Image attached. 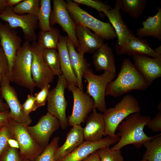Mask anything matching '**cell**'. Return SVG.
Returning a JSON list of instances; mask_svg holds the SVG:
<instances>
[{"label":"cell","mask_w":161,"mask_h":161,"mask_svg":"<svg viewBox=\"0 0 161 161\" xmlns=\"http://www.w3.org/2000/svg\"><path fill=\"white\" fill-rule=\"evenodd\" d=\"M149 86L130 59L126 58L116 78L107 85L106 96L118 97L133 90L145 91Z\"/></svg>","instance_id":"cell-2"},{"label":"cell","mask_w":161,"mask_h":161,"mask_svg":"<svg viewBox=\"0 0 161 161\" xmlns=\"http://www.w3.org/2000/svg\"><path fill=\"white\" fill-rule=\"evenodd\" d=\"M75 2L79 4H80L86 5L93 8L97 10L100 13V15H103V13L108 10L110 9L111 7L109 5L101 1L93 0H73Z\"/></svg>","instance_id":"cell-35"},{"label":"cell","mask_w":161,"mask_h":161,"mask_svg":"<svg viewBox=\"0 0 161 161\" xmlns=\"http://www.w3.org/2000/svg\"><path fill=\"white\" fill-rule=\"evenodd\" d=\"M92 60L96 71L116 73L115 57L112 48L107 43H104L93 53Z\"/></svg>","instance_id":"cell-24"},{"label":"cell","mask_w":161,"mask_h":161,"mask_svg":"<svg viewBox=\"0 0 161 161\" xmlns=\"http://www.w3.org/2000/svg\"><path fill=\"white\" fill-rule=\"evenodd\" d=\"M13 137L7 124L0 129V156L8 145V139Z\"/></svg>","instance_id":"cell-37"},{"label":"cell","mask_w":161,"mask_h":161,"mask_svg":"<svg viewBox=\"0 0 161 161\" xmlns=\"http://www.w3.org/2000/svg\"><path fill=\"white\" fill-rule=\"evenodd\" d=\"M145 126L154 132L161 131V111L146 123Z\"/></svg>","instance_id":"cell-40"},{"label":"cell","mask_w":161,"mask_h":161,"mask_svg":"<svg viewBox=\"0 0 161 161\" xmlns=\"http://www.w3.org/2000/svg\"><path fill=\"white\" fill-rule=\"evenodd\" d=\"M9 69L7 61L4 51L0 45V83L2 76L5 74H9Z\"/></svg>","instance_id":"cell-41"},{"label":"cell","mask_w":161,"mask_h":161,"mask_svg":"<svg viewBox=\"0 0 161 161\" xmlns=\"http://www.w3.org/2000/svg\"><path fill=\"white\" fill-rule=\"evenodd\" d=\"M60 35V31L58 29L51 27L49 30H40L37 37V42L44 49H57Z\"/></svg>","instance_id":"cell-27"},{"label":"cell","mask_w":161,"mask_h":161,"mask_svg":"<svg viewBox=\"0 0 161 161\" xmlns=\"http://www.w3.org/2000/svg\"><path fill=\"white\" fill-rule=\"evenodd\" d=\"M40 7V0H23L12 7L16 13L23 15L29 14L37 16Z\"/></svg>","instance_id":"cell-32"},{"label":"cell","mask_w":161,"mask_h":161,"mask_svg":"<svg viewBox=\"0 0 161 161\" xmlns=\"http://www.w3.org/2000/svg\"><path fill=\"white\" fill-rule=\"evenodd\" d=\"M32 54L31 74L35 87L41 89L52 83L55 75L46 64L44 59V49L34 41L31 44Z\"/></svg>","instance_id":"cell-12"},{"label":"cell","mask_w":161,"mask_h":161,"mask_svg":"<svg viewBox=\"0 0 161 161\" xmlns=\"http://www.w3.org/2000/svg\"><path fill=\"white\" fill-rule=\"evenodd\" d=\"M50 0H40V7L37 16L40 30L46 31L50 30L49 20L52 12Z\"/></svg>","instance_id":"cell-30"},{"label":"cell","mask_w":161,"mask_h":161,"mask_svg":"<svg viewBox=\"0 0 161 161\" xmlns=\"http://www.w3.org/2000/svg\"><path fill=\"white\" fill-rule=\"evenodd\" d=\"M83 128L80 125L73 126L66 135V140L58 147L55 154L57 160L63 158L74 151L84 141Z\"/></svg>","instance_id":"cell-22"},{"label":"cell","mask_w":161,"mask_h":161,"mask_svg":"<svg viewBox=\"0 0 161 161\" xmlns=\"http://www.w3.org/2000/svg\"><path fill=\"white\" fill-rule=\"evenodd\" d=\"M22 105L24 113L27 115H29L31 112L38 108L35 103V97L32 94L27 95L26 100Z\"/></svg>","instance_id":"cell-39"},{"label":"cell","mask_w":161,"mask_h":161,"mask_svg":"<svg viewBox=\"0 0 161 161\" xmlns=\"http://www.w3.org/2000/svg\"><path fill=\"white\" fill-rule=\"evenodd\" d=\"M0 19L12 28H21L25 41L32 43L37 39L35 31L38 26V21L36 16L29 14L18 15L13 11L12 7L7 6L0 11Z\"/></svg>","instance_id":"cell-9"},{"label":"cell","mask_w":161,"mask_h":161,"mask_svg":"<svg viewBox=\"0 0 161 161\" xmlns=\"http://www.w3.org/2000/svg\"><path fill=\"white\" fill-rule=\"evenodd\" d=\"M43 55L47 66L55 76H58L62 75L59 55L57 49H44Z\"/></svg>","instance_id":"cell-31"},{"label":"cell","mask_w":161,"mask_h":161,"mask_svg":"<svg viewBox=\"0 0 161 161\" xmlns=\"http://www.w3.org/2000/svg\"><path fill=\"white\" fill-rule=\"evenodd\" d=\"M9 112L10 110L4 112H0V129L6 125L11 118Z\"/></svg>","instance_id":"cell-42"},{"label":"cell","mask_w":161,"mask_h":161,"mask_svg":"<svg viewBox=\"0 0 161 161\" xmlns=\"http://www.w3.org/2000/svg\"><path fill=\"white\" fill-rule=\"evenodd\" d=\"M9 110L7 105L3 101V98L0 95V112H4Z\"/></svg>","instance_id":"cell-45"},{"label":"cell","mask_w":161,"mask_h":161,"mask_svg":"<svg viewBox=\"0 0 161 161\" xmlns=\"http://www.w3.org/2000/svg\"><path fill=\"white\" fill-rule=\"evenodd\" d=\"M105 123L103 114L98 113L94 109L87 119L86 124L83 128L84 140L95 142L99 140L104 136Z\"/></svg>","instance_id":"cell-21"},{"label":"cell","mask_w":161,"mask_h":161,"mask_svg":"<svg viewBox=\"0 0 161 161\" xmlns=\"http://www.w3.org/2000/svg\"><path fill=\"white\" fill-rule=\"evenodd\" d=\"M119 139V137L107 136L95 142L85 141L66 156L56 161H82L98 149L116 144Z\"/></svg>","instance_id":"cell-16"},{"label":"cell","mask_w":161,"mask_h":161,"mask_svg":"<svg viewBox=\"0 0 161 161\" xmlns=\"http://www.w3.org/2000/svg\"><path fill=\"white\" fill-rule=\"evenodd\" d=\"M82 161H100L97 151L92 153Z\"/></svg>","instance_id":"cell-43"},{"label":"cell","mask_w":161,"mask_h":161,"mask_svg":"<svg viewBox=\"0 0 161 161\" xmlns=\"http://www.w3.org/2000/svg\"><path fill=\"white\" fill-rule=\"evenodd\" d=\"M140 111L139 102L135 97L130 94L124 95L114 107L106 109L103 112L105 124L104 136L118 137L115 132L118 125L129 115Z\"/></svg>","instance_id":"cell-3"},{"label":"cell","mask_w":161,"mask_h":161,"mask_svg":"<svg viewBox=\"0 0 161 161\" xmlns=\"http://www.w3.org/2000/svg\"><path fill=\"white\" fill-rule=\"evenodd\" d=\"M22 160L18 149L12 148L8 145L0 156V161H22Z\"/></svg>","instance_id":"cell-36"},{"label":"cell","mask_w":161,"mask_h":161,"mask_svg":"<svg viewBox=\"0 0 161 161\" xmlns=\"http://www.w3.org/2000/svg\"><path fill=\"white\" fill-rule=\"evenodd\" d=\"M75 35L79 45L77 51L83 55L86 53L93 54L104 44L102 38L83 26L76 25Z\"/></svg>","instance_id":"cell-19"},{"label":"cell","mask_w":161,"mask_h":161,"mask_svg":"<svg viewBox=\"0 0 161 161\" xmlns=\"http://www.w3.org/2000/svg\"><path fill=\"white\" fill-rule=\"evenodd\" d=\"M32 61L31 44L25 41L17 52L9 77L10 82L27 88L31 93L35 87L31 74Z\"/></svg>","instance_id":"cell-5"},{"label":"cell","mask_w":161,"mask_h":161,"mask_svg":"<svg viewBox=\"0 0 161 161\" xmlns=\"http://www.w3.org/2000/svg\"><path fill=\"white\" fill-rule=\"evenodd\" d=\"M120 10L119 0H117L113 8L103 13L109 18L117 35V40L115 45L117 52L123 47L133 32L123 21Z\"/></svg>","instance_id":"cell-18"},{"label":"cell","mask_w":161,"mask_h":161,"mask_svg":"<svg viewBox=\"0 0 161 161\" xmlns=\"http://www.w3.org/2000/svg\"><path fill=\"white\" fill-rule=\"evenodd\" d=\"M67 88L72 92L74 100L72 113L67 118L68 125L72 126L80 125L95 109L94 100L87 93L73 84H68Z\"/></svg>","instance_id":"cell-10"},{"label":"cell","mask_w":161,"mask_h":161,"mask_svg":"<svg viewBox=\"0 0 161 161\" xmlns=\"http://www.w3.org/2000/svg\"><path fill=\"white\" fill-rule=\"evenodd\" d=\"M7 125L13 137L18 143L19 151L23 159L35 160L44 149L31 135L27 129L28 125L17 122L11 118Z\"/></svg>","instance_id":"cell-7"},{"label":"cell","mask_w":161,"mask_h":161,"mask_svg":"<svg viewBox=\"0 0 161 161\" xmlns=\"http://www.w3.org/2000/svg\"><path fill=\"white\" fill-rule=\"evenodd\" d=\"M66 3L68 12L76 25L92 30L103 40L112 39L117 37L114 30L110 23L102 21L95 18L72 0H66Z\"/></svg>","instance_id":"cell-4"},{"label":"cell","mask_w":161,"mask_h":161,"mask_svg":"<svg viewBox=\"0 0 161 161\" xmlns=\"http://www.w3.org/2000/svg\"><path fill=\"white\" fill-rule=\"evenodd\" d=\"M60 126L58 119L47 112L40 118L36 125L27 126V129L35 141L44 149L49 144L51 136Z\"/></svg>","instance_id":"cell-14"},{"label":"cell","mask_w":161,"mask_h":161,"mask_svg":"<svg viewBox=\"0 0 161 161\" xmlns=\"http://www.w3.org/2000/svg\"><path fill=\"white\" fill-rule=\"evenodd\" d=\"M8 74L3 75L0 83L1 96L6 101L11 119L17 122L29 126L32 122L30 115L24 113L15 89L10 85Z\"/></svg>","instance_id":"cell-11"},{"label":"cell","mask_w":161,"mask_h":161,"mask_svg":"<svg viewBox=\"0 0 161 161\" xmlns=\"http://www.w3.org/2000/svg\"><path fill=\"white\" fill-rule=\"evenodd\" d=\"M143 27L138 28L136 35L138 37L152 36L161 40V8H158L157 13L149 16L142 23Z\"/></svg>","instance_id":"cell-26"},{"label":"cell","mask_w":161,"mask_h":161,"mask_svg":"<svg viewBox=\"0 0 161 161\" xmlns=\"http://www.w3.org/2000/svg\"><path fill=\"white\" fill-rule=\"evenodd\" d=\"M117 53L119 55H129L139 54L152 58L161 57L152 49L147 40L136 37L132 32L123 47Z\"/></svg>","instance_id":"cell-20"},{"label":"cell","mask_w":161,"mask_h":161,"mask_svg":"<svg viewBox=\"0 0 161 161\" xmlns=\"http://www.w3.org/2000/svg\"><path fill=\"white\" fill-rule=\"evenodd\" d=\"M7 6L6 0H0V11L4 9Z\"/></svg>","instance_id":"cell-47"},{"label":"cell","mask_w":161,"mask_h":161,"mask_svg":"<svg viewBox=\"0 0 161 161\" xmlns=\"http://www.w3.org/2000/svg\"><path fill=\"white\" fill-rule=\"evenodd\" d=\"M50 86L49 84L45 86L34 95L35 97V103L38 108L45 105Z\"/></svg>","instance_id":"cell-38"},{"label":"cell","mask_w":161,"mask_h":161,"mask_svg":"<svg viewBox=\"0 0 161 161\" xmlns=\"http://www.w3.org/2000/svg\"><path fill=\"white\" fill-rule=\"evenodd\" d=\"M143 145L146 150L143 159L147 161H161V134L145 142Z\"/></svg>","instance_id":"cell-28"},{"label":"cell","mask_w":161,"mask_h":161,"mask_svg":"<svg viewBox=\"0 0 161 161\" xmlns=\"http://www.w3.org/2000/svg\"><path fill=\"white\" fill-rule=\"evenodd\" d=\"M67 46L71 66L77 79L78 87L83 91V74L90 68V65L84 58V55L76 51L72 41L68 37Z\"/></svg>","instance_id":"cell-25"},{"label":"cell","mask_w":161,"mask_h":161,"mask_svg":"<svg viewBox=\"0 0 161 161\" xmlns=\"http://www.w3.org/2000/svg\"><path fill=\"white\" fill-rule=\"evenodd\" d=\"M23 0H6L7 6L13 7L22 1Z\"/></svg>","instance_id":"cell-46"},{"label":"cell","mask_w":161,"mask_h":161,"mask_svg":"<svg viewBox=\"0 0 161 161\" xmlns=\"http://www.w3.org/2000/svg\"><path fill=\"white\" fill-rule=\"evenodd\" d=\"M8 144L10 147L18 149H19V146L17 141L13 137L9 138L8 141Z\"/></svg>","instance_id":"cell-44"},{"label":"cell","mask_w":161,"mask_h":161,"mask_svg":"<svg viewBox=\"0 0 161 161\" xmlns=\"http://www.w3.org/2000/svg\"><path fill=\"white\" fill-rule=\"evenodd\" d=\"M133 57L135 66L149 86L161 76V57L152 58L137 54Z\"/></svg>","instance_id":"cell-17"},{"label":"cell","mask_w":161,"mask_h":161,"mask_svg":"<svg viewBox=\"0 0 161 161\" xmlns=\"http://www.w3.org/2000/svg\"><path fill=\"white\" fill-rule=\"evenodd\" d=\"M22 161H36V160H33L28 159H23Z\"/></svg>","instance_id":"cell-49"},{"label":"cell","mask_w":161,"mask_h":161,"mask_svg":"<svg viewBox=\"0 0 161 161\" xmlns=\"http://www.w3.org/2000/svg\"><path fill=\"white\" fill-rule=\"evenodd\" d=\"M97 152L100 161H125L120 149L112 150L108 147L100 149Z\"/></svg>","instance_id":"cell-34"},{"label":"cell","mask_w":161,"mask_h":161,"mask_svg":"<svg viewBox=\"0 0 161 161\" xmlns=\"http://www.w3.org/2000/svg\"><path fill=\"white\" fill-rule=\"evenodd\" d=\"M120 10L134 18L142 14L146 6V0H119Z\"/></svg>","instance_id":"cell-29"},{"label":"cell","mask_w":161,"mask_h":161,"mask_svg":"<svg viewBox=\"0 0 161 161\" xmlns=\"http://www.w3.org/2000/svg\"><path fill=\"white\" fill-rule=\"evenodd\" d=\"M148 115H142L140 113L132 114L126 117L117 126L116 134L120 139L112 147V150H120L125 146L132 144L139 148L147 141L155 136H148L144 129L147 122L151 119Z\"/></svg>","instance_id":"cell-1"},{"label":"cell","mask_w":161,"mask_h":161,"mask_svg":"<svg viewBox=\"0 0 161 161\" xmlns=\"http://www.w3.org/2000/svg\"><path fill=\"white\" fill-rule=\"evenodd\" d=\"M116 73L106 71L102 74H95L89 68L83 73V78L87 82V93L93 99L94 108L103 113L107 109L105 101L106 90L108 84L113 80Z\"/></svg>","instance_id":"cell-6"},{"label":"cell","mask_w":161,"mask_h":161,"mask_svg":"<svg viewBox=\"0 0 161 161\" xmlns=\"http://www.w3.org/2000/svg\"><path fill=\"white\" fill-rule=\"evenodd\" d=\"M158 109L159 110V111H161V103L160 102V104H159L158 107Z\"/></svg>","instance_id":"cell-50"},{"label":"cell","mask_w":161,"mask_h":161,"mask_svg":"<svg viewBox=\"0 0 161 161\" xmlns=\"http://www.w3.org/2000/svg\"><path fill=\"white\" fill-rule=\"evenodd\" d=\"M50 25L53 27L59 24L68 35L75 48H78L79 45L75 35L76 25L71 18L67 10L66 1L63 0H53V8L50 20Z\"/></svg>","instance_id":"cell-13"},{"label":"cell","mask_w":161,"mask_h":161,"mask_svg":"<svg viewBox=\"0 0 161 161\" xmlns=\"http://www.w3.org/2000/svg\"><path fill=\"white\" fill-rule=\"evenodd\" d=\"M22 40L14 29L6 22H0V45L8 63L9 78L14 60L18 50L22 46Z\"/></svg>","instance_id":"cell-15"},{"label":"cell","mask_w":161,"mask_h":161,"mask_svg":"<svg viewBox=\"0 0 161 161\" xmlns=\"http://www.w3.org/2000/svg\"><path fill=\"white\" fill-rule=\"evenodd\" d=\"M140 161H147L146 160H143V159H142V160Z\"/></svg>","instance_id":"cell-51"},{"label":"cell","mask_w":161,"mask_h":161,"mask_svg":"<svg viewBox=\"0 0 161 161\" xmlns=\"http://www.w3.org/2000/svg\"><path fill=\"white\" fill-rule=\"evenodd\" d=\"M67 37L61 35L57 50L58 53L60 66L62 75L68 84L77 86L78 80L72 69L71 64L67 46Z\"/></svg>","instance_id":"cell-23"},{"label":"cell","mask_w":161,"mask_h":161,"mask_svg":"<svg viewBox=\"0 0 161 161\" xmlns=\"http://www.w3.org/2000/svg\"><path fill=\"white\" fill-rule=\"evenodd\" d=\"M68 85L64 76L63 75L59 76L56 86L49 91L47 100V112L58 119L63 129L69 126L66 115L67 103L64 95Z\"/></svg>","instance_id":"cell-8"},{"label":"cell","mask_w":161,"mask_h":161,"mask_svg":"<svg viewBox=\"0 0 161 161\" xmlns=\"http://www.w3.org/2000/svg\"><path fill=\"white\" fill-rule=\"evenodd\" d=\"M60 137H54L36 159V161H56L55 154L58 147Z\"/></svg>","instance_id":"cell-33"},{"label":"cell","mask_w":161,"mask_h":161,"mask_svg":"<svg viewBox=\"0 0 161 161\" xmlns=\"http://www.w3.org/2000/svg\"><path fill=\"white\" fill-rule=\"evenodd\" d=\"M156 52L159 55L161 56V46L158 47L154 49Z\"/></svg>","instance_id":"cell-48"}]
</instances>
